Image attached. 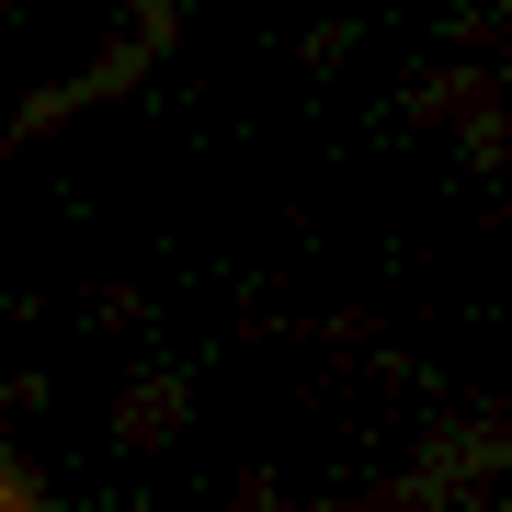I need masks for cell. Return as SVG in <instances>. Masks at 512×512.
<instances>
[]
</instances>
